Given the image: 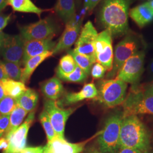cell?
<instances>
[{"mask_svg":"<svg viewBox=\"0 0 153 153\" xmlns=\"http://www.w3.org/2000/svg\"><path fill=\"white\" fill-rule=\"evenodd\" d=\"M131 0H104L99 14L100 22L112 35L127 33Z\"/></svg>","mask_w":153,"mask_h":153,"instance_id":"obj_1","label":"cell"},{"mask_svg":"<svg viewBox=\"0 0 153 153\" xmlns=\"http://www.w3.org/2000/svg\"><path fill=\"white\" fill-rule=\"evenodd\" d=\"M150 133L137 115L123 117L120 128V149H131L141 152L150 148Z\"/></svg>","mask_w":153,"mask_h":153,"instance_id":"obj_2","label":"cell"},{"mask_svg":"<svg viewBox=\"0 0 153 153\" xmlns=\"http://www.w3.org/2000/svg\"><path fill=\"white\" fill-rule=\"evenodd\" d=\"M122 120V113L111 115L107 119L104 129L98 136L99 149L101 153H116L119 150Z\"/></svg>","mask_w":153,"mask_h":153,"instance_id":"obj_3","label":"cell"},{"mask_svg":"<svg viewBox=\"0 0 153 153\" xmlns=\"http://www.w3.org/2000/svg\"><path fill=\"white\" fill-rule=\"evenodd\" d=\"M127 86L126 83L117 78L102 80L95 99L106 107L114 108L124 102Z\"/></svg>","mask_w":153,"mask_h":153,"instance_id":"obj_4","label":"cell"},{"mask_svg":"<svg viewBox=\"0 0 153 153\" xmlns=\"http://www.w3.org/2000/svg\"><path fill=\"white\" fill-rule=\"evenodd\" d=\"M123 107V117L139 114L153 115V94L134 88L126 97Z\"/></svg>","mask_w":153,"mask_h":153,"instance_id":"obj_5","label":"cell"},{"mask_svg":"<svg viewBox=\"0 0 153 153\" xmlns=\"http://www.w3.org/2000/svg\"><path fill=\"white\" fill-rule=\"evenodd\" d=\"M140 39L136 35L129 33L115 47L112 68L106 77L111 78L116 76L126 61L140 51Z\"/></svg>","mask_w":153,"mask_h":153,"instance_id":"obj_6","label":"cell"},{"mask_svg":"<svg viewBox=\"0 0 153 153\" xmlns=\"http://www.w3.org/2000/svg\"><path fill=\"white\" fill-rule=\"evenodd\" d=\"M58 27L51 18H46L20 28L24 40H43L53 38L57 32Z\"/></svg>","mask_w":153,"mask_h":153,"instance_id":"obj_7","label":"cell"},{"mask_svg":"<svg viewBox=\"0 0 153 153\" xmlns=\"http://www.w3.org/2000/svg\"><path fill=\"white\" fill-rule=\"evenodd\" d=\"M145 53L139 51L126 61L118 71L116 78L126 83L136 85L143 71Z\"/></svg>","mask_w":153,"mask_h":153,"instance_id":"obj_8","label":"cell"},{"mask_svg":"<svg viewBox=\"0 0 153 153\" xmlns=\"http://www.w3.org/2000/svg\"><path fill=\"white\" fill-rule=\"evenodd\" d=\"M112 33L108 30L98 34L95 43V55L97 62L104 66L107 71H111L114 61Z\"/></svg>","mask_w":153,"mask_h":153,"instance_id":"obj_9","label":"cell"},{"mask_svg":"<svg viewBox=\"0 0 153 153\" xmlns=\"http://www.w3.org/2000/svg\"><path fill=\"white\" fill-rule=\"evenodd\" d=\"M44 110L49 116V119L58 137L65 139L64 131L66 121L73 113L74 109H63L56 100H47L44 102Z\"/></svg>","mask_w":153,"mask_h":153,"instance_id":"obj_10","label":"cell"},{"mask_svg":"<svg viewBox=\"0 0 153 153\" xmlns=\"http://www.w3.org/2000/svg\"><path fill=\"white\" fill-rule=\"evenodd\" d=\"M35 112L33 111L15 131L4 136L8 141V146L2 153H21L26 148L27 138L29 129L35 119Z\"/></svg>","mask_w":153,"mask_h":153,"instance_id":"obj_11","label":"cell"},{"mask_svg":"<svg viewBox=\"0 0 153 153\" xmlns=\"http://www.w3.org/2000/svg\"><path fill=\"white\" fill-rule=\"evenodd\" d=\"M98 34L92 22L88 21L82 27L73 51L76 53L87 56L94 62H97L94 46Z\"/></svg>","mask_w":153,"mask_h":153,"instance_id":"obj_12","label":"cell"},{"mask_svg":"<svg viewBox=\"0 0 153 153\" xmlns=\"http://www.w3.org/2000/svg\"><path fill=\"white\" fill-rule=\"evenodd\" d=\"M24 40L20 35H5L1 56L4 60L21 65L23 55Z\"/></svg>","mask_w":153,"mask_h":153,"instance_id":"obj_13","label":"cell"},{"mask_svg":"<svg viewBox=\"0 0 153 153\" xmlns=\"http://www.w3.org/2000/svg\"><path fill=\"white\" fill-rule=\"evenodd\" d=\"M52 38L24 40L22 63L25 65L27 61L33 57L41 55L47 51H52L56 45Z\"/></svg>","mask_w":153,"mask_h":153,"instance_id":"obj_14","label":"cell"},{"mask_svg":"<svg viewBox=\"0 0 153 153\" xmlns=\"http://www.w3.org/2000/svg\"><path fill=\"white\" fill-rule=\"evenodd\" d=\"M101 131L87 140L79 143H71L65 139L57 136L52 140L48 141L47 146L51 153H81L84 150L86 145L94 137L98 136Z\"/></svg>","mask_w":153,"mask_h":153,"instance_id":"obj_15","label":"cell"},{"mask_svg":"<svg viewBox=\"0 0 153 153\" xmlns=\"http://www.w3.org/2000/svg\"><path fill=\"white\" fill-rule=\"evenodd\" d=\"M81 22H76L75 19L66 23V27L60 39L53 49V54L68 49L76 42L80 32Z\"/></svg>","mask_w":153,"mask_h":153,"instance_id":"obj_16","label":"cell"},{"mask_svg":"<svg viewBox=\"0 0 153 153\" xmlns=\"http://www.w3.org/2000/svg\"><path fill=\"white\" fill-rule=\"evenodd\" d=\"M98 95V89L94 83L84 85L82 89L77 93H69L57 102L58 105H68L76 103L80 101L88 99L96 98Z\"/></svg>","mask_w":153,"mask_h":153,"instance_id":"obj_17","label":"cell"},{"mask_svg":"<svg viewBox=\"0 0 153 153\" xmlns=\"http://www.w3.org/2000/svg\"><path fill=\"white\" fill-rule=\"evenodd\" d=\"M129 16L139 27H144L153 21V10L145 2L129 11Z\"/></svg>","mask_w":153,"mask_h":153,"instance_id":"obj_18","label":"cell"},{"mask_svg":"<svg viewBox=\"0 0 153 153\" xmlns=\"http://www.w3.org/2000/svg\"><path fill=\"white\" fill-rule=\"evenodd\" d=\"M41 89L46 98L53 100L59 99L64 92V88L60 80L56 77L51 78L44 82Z\"/></svg>","mask_w":153,"mask_h":153,"instance_id":"obj_19","label":"cell"},{"mask_svg":"<svg viewBox=\"0 0 153 153\" xmlns=\"http://www.w3.org/2000/svg\"><path fill=\"white\" fill-rule=\"evenodd\" d=\"M53 55L52 51H47L41 55L34 56L28 60L25 64V68L23 69L21 81L24 83H27L37 67L45 60Z\"/></svg>","mask_w":153,"mask_h":153,"instance_id":"obj_20","label":"cell"},{"mask_svg":"<svg viewBox=\"0 0 153 153\" xmlns=\"http://www.w3.org/2000/svg\"><path fill=\"white\" fill-rule=\"evenodd\" d=\"M55 9L57 15L65 23L74 19L76 15L74 0H57Z\"/></svg>","mask_w":153,"mask_h":153,"instance_id":"obj_21","label":"cell"},{"mask_svg":"<svg viewBox=\"0 0 153 153\" xmlns=\"http://www.w3.org/2000/svg\"><path fill=\"white\" fill-rule=\"evenodd\" d=\"M16 99V104L25 109L28 112H31L36 108L38 102V93L31 88H27L24 93Z\"/></svg>","mask_w":153,"mask_h":153,"instance_id":"obj_22","label":"cell"},{"mask_svg":"<svg viewBox=\"0 0 153 153\" xmlns=\"http://www.w3.org/2000/svg\"><path fill=\"white\" fill-rule=\"evenodd\" d=\"M7 5L10 6L14 11L33 13L39 17L43 12L47 11L36 6L31 0H8Z\"/></svg>","mask_w":153,"mask_h":153,"instance_id":"obj_23","label":"cell"},{"mask_svg":"<svg viewBox=\"0 0 153 153\" xmlns=\"http://www.w3.org/2000/svg\"><path fill=\"white\" fill-rule=\"evenodd\" d=\"M6 96L16 99L24 93L27 88L21 81H16L11 79H4L0 81Z\"/></svg>","mask_w":153,"mask_h":153,"instance_id":"obj_24","label":"cell"},{"mask_svg":"<svg viewBox=\"0 0 153 153\" xmlns=\"http://www.w3.org/2000/svg\"><path fill=\"white\" fill-rule=\"evenodd\" d=\"M27 114V111L17 105L10 115L9 124L4 136L10 134L15 131L17 128H18V127L22 124Z\"/></svg>","mask_w":153,"mask_h":153,"instance_id":"obj_25","label":"cell"},{"mask_svg":"<svg viewBox=\"0 0 153 153\" xmlns=\"http://www.w3.org/2000/svg\"><path fill=\"white\" fill-rule=\"evenodd\" d=\"M68 53L72 56L77 65L82 69L88 75L90 74L93 65L95 62L87 56L76 53L73 50L69 51Z\"/></svg>","mask_w":153,"mask_h":153,"instance_id":"obj_26","label":"cell"},{"mask_svg":"<svg viewBox=\"0 0 153 153\" xmlns=\"http://www.w3.org/2000/svg\"><path fill=\"white\" fill-rule=\"evenodd\" d=\"M76 62L72 56L68 53L61 59L57 68L56 73L70 74L76 69Z\"/></svg>","mask_w":153,"mask_h":153,"instance_id":"obj_27","label":"cell"},{"mask_svg":"<svg viewBox=\"0 0 153 153\" xmlns=\"http://www.w3.org/2000/svg\"><path fill=\"white\" fill-rule=\"evenodd\" d=\"M57 76L62 80L75 83L84 82L88 76V74L78 65L76 66V69L70 74L57 73Z\"/></svg>","mask_w":153,"mask_h":153,"instance_id":"obj_28","label":"cell"},{"mask_svg":"<svg viewBox=\"0 0 153 153\" xmlns=\"http://www.w3.org/2000/svg\"><path fill=\"white\" fill-rule=\"evenodd\" d=\"M2 63L8 78L14 81H21L23 71L21 65L14 62L5 60L2 61Z\"/></svg>","mask_w":153,"mask_h":153,"instance_id":"obj_29","label":"cell"},{"mask_svg":"<svg viewBox=\"0 0 153 153\" xmlns=\"http://www.w3.org/2000/svg\"><path fill=\"white\" fill-rule=\"evenodd\" d=\"M39 120L46 133L48 141L52 140L57 136V134L55 133L53 127L49 119V116L44 109L40 114Z\"/></svg>","mask_w":153,"mask_h":153,"instance_id":"obj_30","label":"cell"},{"mask_svg":"<svg viewBox=\"0 0 153 153\" xmlns=\"http://www.w3.org/2000/svg\"><path fill=\"white\" fill-rule=\"evenodd\" d=\"M17 105L16 99L5 96L0 100V115H10Z\"/></svg>","mask_w":153,"mask_h":153,"instance_id":"obj_31","label":"cell"},{"mask_svg":"<svg viewBox=\"0 0 153 153\" xmlns=\"http://www.w3.org/2000/svg\"><path fill=\"white\" fill-rule=\"evenodd\" d=\"M106 71L103 66L99 63L95 62L91 68L90 73L94 79H98L102 78L104 76Z\"/></svg>","mask_w":153,"mask_h":153,"instance_id":"obj_32","label":"cell"},{"mask_svg":"<svg viewBox=\"0 0 153 153\" xmlns=\"http://www.w3.org/2000/svg\"><path fill=\"white\" fill-rule=\"evenodd\" d=\"M10 115H0V138L5 135L9 124Z\"/></svg>","mask_w":153,"mask_h":153,"instance_id":"obj_33","label":"cell"},{"mask_svg":"<svg viewBox=\"0 0 153 153\" xmlns=\"http://www.w3.org/2000/svg\"><path fill=\"white\" fill-rule=\"evenodd\" d=\"M11 15H4L0 14V31L6 27L10 21Z\"/></svg>","mask_w":153,"mask_h":153,"instance_id":"obj_34","label":"cell"},{"mask_svg":"<svg viewBox=\"0 0 153 153\" xmlns=\"http://www.w3.org/2000/svg\"><path fill=\"white\" fill-rule=\"evenodd\" d=\"M101 0H85V7L88 11H91Z\"/></svg>","mask_w":153,"mask_h":153,"instance_id":"obj_35","label":"cell"},{"mask_svg":"<svg viewBox=\"0 0 153 153\" xmlns=\"http://www.w3.org/2000/svg\"><path fill=\"white\" fill-rule=\"evenodd\" d=\"M43 153V147H29L24 149L21 153Z\"/></svg>","mask_w":153,"mask_h":153,"instance_id":"obj_36","label":"cell"},{"mask_svg":"<svg viewBox=\"0 0 153 153\" xmlns=\"http://www.w3.org/2000/svg\"><path fill=\"white\" fill-rule=\"evenodd\" d=\"M9 78L6 73L4 66L3 65L2 61L0 60V81L4 79Z\"/></svg>","mask_w":153,"mask_h":153,"instance_id":"obj_37","label":"cell"},{"mask_svg":"<svg viewBox=\"0 0 153 153\" xmlns=\"http://www.w3.org/2000/svg\"><path fill=\"white\" fill-rule=\"evenodd\" d=\"M8 146V141L5 137H1L0 138V150H6Z\"/></svg>","mask_w":153,"mask_h":153,"instance_id":"obj_38","label":"cell"},{"mask_svg":"<svg viewBox=\"0 0 153 153\" xmlns=\"http://www.w3.org/2000/svg\"><path fill=\"white\" fill-rule=\"evenodd\" d=\"M141 152L137 150H133L131 149H120L116 153H141Z\"/></svg>","mask_w":153,"mask_h":153,"instance_id":"obj_39","label":"cell"},{"mask_svg":"<svg viewBox=\"0 0 153 153\" xmlns=\"http://www.w3.org/2000/svg\"><path fill=\"white\" fill-rule=\"evenodd\" d=\"M143 91L149 94H153V81L149 83Z\"/></svg>","mask_w":153,"mask_h":153,"instance_id":"obj_40","label":"cell"},{"mask_svg":"<svg viewBox=\"0 0 153 153\" xmlns=\"http://www.w3.org/2000/svg\"><path fill=\"white\" fill-rule=\"evenodd\" d=\"M5 33H2V31L0 32V56L1 55L2 49V46H3V43H4V39L5 38Z\"/></svg>","mask_w":153,"mask_h":153,"instance_id":"obj_41","label":"cell"},{"mask_svg":"<svg viewBox=\"0 0 153 153\" xmlns=\"http://www.w3.org/2000/svg\"><path fill=\"white\" fill-rule=\"evenodd\" d=\"M84 153H102L99 149L95 147L88 148Z\"/></svg>","mask_w":153,"mask_h":153,"instance_id":"obj_42","label":"cell"},{"mask_svg":"<svg viewBox=\"0 0 153 153\" xmlns=\"http://www.w3.org/2000/svg\"><path fill=\"white\" fill-rule=\"evenodd\" d=\"M7 1L8 0H0V13L7 5Z\"/></svg>","mask_w":153,"mask_h":153,"instance_id":"obj_43","label":"cell"},{"mask_svg":"<svg viewBox=\"0 0 153 153\" xmlns=\"http://www.w3.org/2000/svg\"><path fill=\"white\" fill-rule=\"evenodd\" d=\"M5 96V94L4 92V88H3V87H2V85L0 82V100L4 98Z\"/></svg>","mask_w":153,"mask_h":153,"instance_id":"obj_44","label":"cell"},{"mask_svg":"<svg viewBox=\"0 0 153 153\" xmlns=\"http://www.w3.org/2000/svg\"><path fill=\"white\" fill-rule=\"evenodd\" d=\"M148 69H149V71L150 74L153 77V60L151 62Z\"/></svg>","mask_w":153,"mask_h":153,"instance_id":"obj_45","label":"cell"},{"mask_svg":"<svg viewBox=\"0 0 153 153\" xmlns=\"http://www.w3.org/2000/svg\"><path fill=\"white\" fill-rule=\"evenodd\" d=\"M51 153L49 151V149L47 147V145L43 147V153Z\"/></svg>","mask_w":153,"mask_h":153,"instance_id":"obj_46","label":"cell"},{"mask_svg":"<svg viewBox=\"0 0 153 153\" xmlns=\"http://www.w3.org/2000/svg\"><path fill=\"white\" fill-rule=\"evenodd\" d=\"M146 3L153 10V0H150L146 2Z\"/></svg>","mask_w":153,"mask_h":153,"instance_id":"obj_47","label":"cell"},{"mask_svg":"<svg viewBox=\"0 0 153 153\" xmlns=\"http://www.w3.org/2000/svg\"><path fill=\"white\" fill-rule=\"evenodd\" d=\"M141 153H151L149 152V151H146V152H141Z\"/></svg>","mask_w":153,"mask_h":153,"instance_id":"obj_48","label":"cell"},{"mask_svg":"<svg viewBox=\"0 0 153 153\" xmlns=\"http://www.w3.org/2000/svg\"><path fill=\"white\" fill-rule=\"evenodd\" d=\"M76 1H78V2H79V1H80V0H76Z\"/></svg>","mask_w":153,"mask_h":153,"instance_id":"obj_49","label":"cell"},{"mask_svg":"<svg viewBox=\"0 0 153 153\" xmlns=\"http://www.w3.org/2000/svg\"><path fill=\"white\" fill-rule=\"evenodd\" d=\"M142 1H146V0H142ZM148 1H150V0H148Z\"/></svg>","mask_w":153,"mask_h":153,"instance_id":"obj_50","label":"cell"},{"mask_svg":"<svg viewBox=\"0 0 153 153\" xmlns=\"http://www.w3.org/2000/svg\"><path fill=\"white\" fill-rule=\"evenodd\" d=\"M0 32H1V31H0Z\"/></svg>","mask_w":153,"mask_h":153,"instance_id":"obj_51","label":"cell"}]
</instances>
